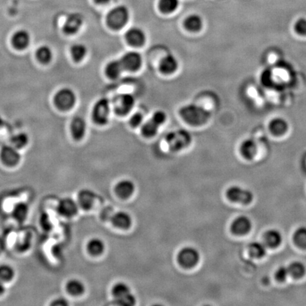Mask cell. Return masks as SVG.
<instances>
[{"mask_svg":"<svg viewBox=\"0 0 306 306\" xmlns=\"http://www.w3.org/2000/svg\"><path fill=\"white\" fill-rule=\"evenodd\" d=\"M179 114L187 123L195 126L206 123L211 116L209 111L195 103H190L181 108Z\"/></svg>","mask_w":306,"mask_h":306,"instance_id":"6da1fadb","label":"cell"},{"mask_svg":"<svg viewBox=\"0 0 306 306\" xmlns=\"http://www.w3.org/2000/svg\"><path fill=\"white\" fill-rule=\"evenodd\" d=\"M130 13L126 6L120 5L114 7L108 13L106 24L114 30H119L127 24Z\"/></svg>","mask_w":306,"mask_h":306,"instance_id":"7a4b0ae2","label":"cell"},{"mask_svg":"<svg viewBox=\"0 0 306 306\" xmlns=\"http://www.w3.org/2000/svg\"><path fill=\"white\" fill-rule=\"evenodd\" d=\"M166 141L170 150L179 151L186 148L191 143V136L187 130H175L167 135Z\"/></svg>","mask_w":306,"mask_h":306,"instance_id":"3957f363","label":"cell"},{"mask_svg":"<svg viewBox=\"0 0 306 306\" xmlns=\"http://www.w3.org/2000/svg\"><path fill=\"white\" fill-rule=\"evenodd\" d=\"M110 102L106 98H102L96 102L92 109V119L94 123L103 126L109 121L110 115Z\"/></svg>","mask_w":306,"mask_h":306,"instance_id":"277c9868","label":"cell"},{"mask_svg":"<svg viewBox=\"0 0 306 306\" xmlns=\"http://www.w3.org/2000/svg\"><path fill=\"white\" fill-rule=\"evenodd\" d=\"M76 100L75 92L70 88L64 87L55 94L54 103L60 110L66 111L75 106Z\"/></svg>","mask_w":306,"mask_h":306,"instance_id":"5b68a950","label":"cell"},{"mask_svg":"<svg viewBox=\"0 0 306 306\" xmlns=\"http://www.w3.org/2000/svg\"><path fill=\"white\" fill-rule=\"evenodd\" d=\"M112 293L118 304L120 306L135 305L136 298L131 293V289L124 283H118L113 287Z\"/></svg>","mask_w":306,"mask_h":306,"instance_id":"8992f818","label":"cell"},{"mask_svg":"<svg viewBox=\"0 0 306 306\" xmlns=\"http://www.w3.org/2000/svg\"><path fill=\"white\" fill-rule=\"evenodd\" d=\"M135 105V98L131 94H122L117 96L113 102L114 110L119 116L128 114Z\"/></svg>","mask_w":306,"mask_h":306,"instance_id":"52a82bcc","label":"cell"},{"mask_svg":"<svg viewBox=\"0 0 306 306\" xmlns=\"http://www.w3.org/2000/svg\"><path fill=\"white\" fill-rule=\"evenodd\" d=\"M226 196L231 202L245 205L251 203L254 199V196L251 191L238 186L230 187L227 190Z\"/></svg>","mask_w":306,"mask_h":306,"instance_id":"ba28073f","label":"cell"},{"mask_svg":"<svg viewBox=\"0 0 306 306\" xmlns=\"http://www.w3.org/2000/svg\"><path fill=\"white\" fill-rule=\"evenodd\" d=\"M200 255L192 247H185L179 251L177 259L179 263L185 268H191L199 262Z\"/></svg>","mask_w":306,"mask_h":306,"instance_id":"9c48e42d","label":"cell"},{"mask_svg":"<svg viewBox=\"0 0 306 306\" xmlns=\"http://www.w3.org/2000/svg\"><path fill=\"white\" fill-rule=\"evenodd\" d=\"M1 162L8 167H15L21 160V154L18 150L12 145H4L0 151Z\"/></svg>","mask_w":306,"mask_h":306,"instance_id":"30bf717a","label":"cell"},{"mask_svg":"<svg viewBox=\"0 0 306 306\" xmlns=\"http://www.w3.org/2000/svg\"><path fill=\"white\" fill-rule=\"evenodd\" d=\"M78 203L71 198L61 199L57 205V211L63 217H73L78 212Z\"/></svg>","mask_w":306,"mask_h":306,"instance_id":"8fae6325","label":"cell"},{"mask_svg":"<svg viewBox=\"0 0 306 306\" xmlns=\"http://www.w3.org/2000/svg\"><path fill=\"white\" fill-rule=\"evenodd\" d=\"M84 18L79 13H72L66 18L63 26V32L67 35H75L81 29Z\"/></svg>","mask_w":306,"mask_h":306,"instance_id":"7c38bea8","label":"cell"},{"mask_svg":"<svg viewBox=\"0 0 306 306\" xmlns=\"http://www.w3.org/2000/svg\"><path fill=\"white\" fill-rule=\"evenodd\" d=\"M120 60L123 69L128 71L137 70L142 66L141 55L136 51L126 52Z\"/></svg>","mask_w":306,"mask_h":306,"instance_id":"4fadbf2b","label":"cell"},{"mask_svg":"<svg viewBox=\"0 0 306 306\" xmlns=\"http://www.w3.org/2000/svg\"><path fill=\"white\" fill-rule=\"evenodd\" d=\"M251 228V221L245 216H239L237 219H235L230 227L232 233L238 236L247 234L250 231Z\"/></svg>","mask_w":306,"mask_h":306,"instance_id":"5bb4252c","label":"cell"},{"mask_svg":"<svg viewBox=\"0 0 306 306\" xmlns=\"http://www.w3.org/2000/svg\"><path fill=\"white\" fill-rule=\"evenodd\" d=\"M126 41L128 44L134 47H140L146 41L145 32L140 28L134 27L130 29L126 34Z\"/></svg>","mask_w":306,"mask_h":306,"instance_id":"9a60e30c","label":"cell"},{"mask_svg":"<svg viewBox=\"0 0 306 306\" xmlns=\"http://www.w3.org/2000/svg\"><path fill=\"white\" fill-rule=\"evenodd\" d=\"M30 34L25 29H20L12 35V45L18 50H24L26 49L30 44Z\"/></svg>","mask_w":306,"mask_h":306,"instance_id":"2e32d148","label":"cell"},{"mask_svg":"<svg viewBox=\"0 0 306 306\" xmlns=\"http://www.w3.org/2000/svg\"><path fill=\"white\" fill-rule=\"evenodd\" d=\"M71 134L75 140H80L86 134V123L83 117H75L72 119L70 125Z\"/></svg>","mask_w":306,"mask_h":306,"instance_id":"e0dca14e","label":"cell"},{"mask_svg":"<svg viewBox=\"0 0 306 306\" xmlns=\"http://www.w3.org/2000/svg\"><path fill=\"white\" fill-rule=\"evenodd\" d=\"M178 65L177 58L171 54H168L160 60L159 69L165 75H171L177 70Z\"/></svg>","mask_w":306,"mask_h":306,"instance_id":"ac0fdd59","label":"cell"},{"mask_svg":"<svg viewBox=\"0 0 306 306\" xmlns=\"http://www.w3.org/2000/svg\"><path fill=\"white\" fill-rule=\"evenodd\" d=\"M96 195L94 191L88 188L82 189L77 196V203L79 206L85 210H89L92 208L95 201Z\"/></svg>","mask_w":306,"mask_h":306,"instance_id":"d6986e66","label":"cell"},{"mask_svg":"<svg viewBox=\"0 0 306 306\" xmlns=\"http://www.w3.org/2000/svg\"><path fill=\"white\" fill-rule=\"evenodd\" d=\"M111 221L114 226L120 229H128L132 224V219L131 216L123 211L114 213L111 217Z\"/></svg>","mask_w":306,"mask_h":306,"instance_id":"ffe728a7","label":"cell"},{"mask_svg":"<svg viewBox=\"0 0 306 306\" xmlns=\"http://www.w3.org/2000/svg\"><path fill=\"white\" fill-rule=\"evenodd\" d=\"M134 190H135V185L133 183L132 181L128 180V179L119 182L115 188L117 195L123 199H127L130 197L134 192Z\"/></svg>","mask_w":306,"mask_h":306,"instance_id":"44dd1931","label":"cell"},{"mask_svg":"<svg viewBox=\"0 0 306 306\" xmlns=\"http://www.w3.org/2000/svg\"><path fill=\"white\" fill-rule=\"evenodd\" d=\"M282 235L279 230L271 229L267 230L264 236V244L266 246L275 248L281 245L282 242Z\"/></svg>","mask_w":306,"mask_h":306,"instance_id":"7402d4cb","label":"cell"},{"mask_svg":"<svg viewBox=\"0 0 306 306\" xmlns=\"http://www.w3.org/2000/svg\"><path fill=\"white\" fill-rule=\"evenodd\" d=\"M257 152L256 143L252 139H246L240 145V153L246 160H253Z\"/></svg>","mask_w":306,"mask_h":306,"instance_id":"603a6c76","label":"cell"},{"mask_svg":"<svg viewBox=\"0 0 306 306\" xmlns=\"http://www.w3.org/2000/svg\"><path fill=\"white\" fill-rule=\"evenodd\" d=\"M29 208L27 204L18 202L15 204L12 211V216L17 222H24L29 216Z\"/></svg>","mask_w":306,"mask_h":306,"instance_id":"cb8c5ba5","label":"cell"},{"mask_svg":"<svg viewBox=\"0 0 306 306\" xmlns=\"http://www.w3.org/2000/svg\"><path fill=\"white\" fill-rule=\"evenodd\" d=\"M269 128L273 135L282 136L288 130L289 124L284 119L275 118L270 121Z\"/></svg>","mask_w":306,"mask_h":306,"instance_id":"d4e9b609","label":"cell"},{"mask_svg":"<svg viewBox=\"0 0 306 306\" xmlns=\"http://www.w3.org/2000/svg\"><path fill=\"white\" fill-rule=\"evenodd\" d=\"M184 25H185L187 30L189 31V32H199L203 26V19L199 15L192 14L185 18Z\"/></svg>","mask_w":306,"mask_h":306,"instance_id":"484cf974","label":"cell"},{"mask_svg":"<svg viewBox=\"0 0 306 306\" xmlns=\"http://www.w3.org/2000/svg\"><path fill=\"white\" fill-rule=\"evenodd\" d=\"M120 60H112L106 65L105 72L107 77L111 79H116L120 76L122 71L123 70Z\"/></svg>","mask_w":306,"mask_h":306,"instance_id":"4316f807","label":"cell"},{"mask_svg":"<svg viewBox=\"0 0 306 306\" xmlns=\"http://www.w3.org/2000/svg\"><path fill=\"white\" fill-rule=\"evenodd\" d=\"M68 293L72 296H80L85 292L84 284L81 281L77 279H70L68 281L66 286Z\"/></svg>","mask_w":306,"mask_h":306,"instance_id":"83f0119b","label":"cell"},{"mask_svg":"<svg viewBox=\"0 0 306 306\" xmlns=\"http://www.w3.org/2000/svg\"><path fill=\"white\" fill-rule=\"evenodd\" d=\"M52 56H53V54H52V49L47 45H43L38 48V50L36 51L37 59L43 64H48L50 63L52 59Z\"/></svg>","mask_w":306,"mask_h":306,"instance_id":"f1b7e54d","label":"cell"},{"mask_svg":"<svg viewBox=\"0 0 306 306\" xmlns=\"http://www.w3.org/2000/svg\"><path fill=\"white\" fill-rule=\"evenodd\" d=\"M248 252L252 257L256 258V259L263 257L267 253L266 245L259 242H252L249 245Z\"/></svg>","mask_w":306,"mask_h":306,"instance_id":"f546056e","label":"cell"},{"mask_svg":"<svg viewBox=\"0 0 306 306\" xmlns=\"http://www.w3.org/2000/svg\"><path fill=\"white\" fill-rule=\"evenodd\" d=\"M104 243L99 238H94L87 244V250L93 256H99L104 251Z\"/></svg>","mask_w":306,"mask_h":306,"instance_id":"4dcf8cb0","label":"cell"},{"mask_svg":"<svg viewBox=\"0 0 306 306\" xmlns=\"http://www.w3.org/2000/svg\"><path fill=\"white\" fill-rule=\"evenodd\" d=\"M70 53L72 59L75 62H80L86 57L87 49L84 44L76 43L71 47Z\"/></svg>","mask_w":306,"mask_h":306,"instance_id":"1f68e13d","label":"cell"},{"mask_svg":"<svg viewBox=\"0 0 306 306\" xmlns=\"http://www.w3.org/2000/svg\"><path fill=\"white\" fill-rule=\"evenodd\" d=\"M159 128L160 126L151 119L142 125L141 132L145 137H152L157 134Z\"/></svg>","mask_w":306,"mask_h":306,"instance_id":"d6a6232c","label":"cell"},{"mask_svg":"<svg viewBox=\"0 0 306 306\" xmlns=\"http://www.w3.org/2000/svg\"><path fill=\"white\" fill-rule=\"evenodd\" d=\"M289 275L294 279H300L306 273L305 265L300 262H294L290 264L288 267Z\"/></svg>","mask_w":306,"mask_h":306,"instance_id":"836d02e7","label":"cell"},{"mask_svg":"<svg viewBox=\"0 0 306 306\" xmlns=\"http://www.w3.org/2000/svg\"><path fill=\"white\" fill-rule=\"evenodd\" d=\"M11 145L19 150L24 148L29 142V136L25 133H18L11 137Z\"/></svg>","mask_w":306,"mask_h":306,"instance_id":"e575fe53","label":"cell"},{"mask_svg":"<svg viewBox=\"0 0 306 306\" xmlns=\"http://www.w3.org/2000/svg\"><path fill=\"white\" fill-rule=\"evenodd\" d=\"M179 0H160L158 7L162 13H172L178 8Z\"/></svg>","mask_w":306,"mask_h":306,"instance_id":"d590c367","label":"cell"},{"mask_svg":"<svg viewBox=\"0 0 306 306\" xmlns=\"http://www.w3.org/2000/svg\"><path fill=\"white\" fill-rule=\"evenodd\" d=\"M294 243L300 248L306 249V227H301L293 234Z\"/></svg>","mask_w":306,"mask_h":306,"instance_id":"8d00e7d4","label":"cell"},{"mask_svg":"<svg viewBox=\"0 0 306 306\" xmlns=\"http://www.w3.org/2000/svg\"><path fill=\"white\" fill-rule=\"evenodd\" d=\"M15 271L13 267L8 264H1L0 265V280L3 282L12 280L15 277Z\"/></svg>","mask_w":306,"mask_h":306,"instance_id":"74e56055","label":"cell"},{"mask_svg":"<svg viewBox=\"0 0 306 306\" xmlns=\"http://www.w3.org/2000/svg\"><path fill=\"white\" fill-rule=\"evenodd\" d=\"M294 30L298 35L306 36V18H298L295 23Z\"/></svg>","mask_w":306,"mask_h":306,"instance_id":"f35d334b","label":"cell"},{"mask_svg":"<svg viewBox=\"0 0 306 306\" xmlns=\"http://www.w3.org/2000/svg\"><path fill=\"white\" fill-rule=\"evenodd\" d=\"M289 275L288 267L282 266V267H279V268L276 270V273H275V277H276V280L280 281V282H283V281L287 280Z\"/></svg>","mask_w":306,"mask_h":306,"instance_id":"ab89813d","label":"cell"},{"mask_svg":"<svg viewBox=\"0 0 306 306\" xmlns=\"http://www.w3.org/2000/svg\"><path fill=\"white\" fill-rule=\"evenodd\" d=\"M143 115L141 113H135L129 120V123L132 127H138L143 123Z\"/></svg>","mask_w":306,"mask_h":306,"instance_id":"60d3db41","label":"cell"},{"mask_svg":"<svg viewBox=\"0 0 306 306\" xmlns=\"http://www.w3.org/2000/svg\"><path fill=\"white\" fill-rule=\"evenodd\" d=\"M153 120L159 126H162L165 121H166L167 116L164 111H157L154 113L152 118Z\"/></svg>","mask_w":306,"mask_h":306,"instance_id":"b9f144b4","label":"cell"},{"mask_svg":"<svg viewBox=\"0 0 306 306\" xmlns=\"http://www.w3.org/2000/svg\"><path fill=\"white\" fill-rule=\"evenodd\" d=\"M52 306H66L68 305L67 300L63 298H57L51 304Z\"/></svg>","mask_w":306,"mask_h":306,"instance_id":"7bdbcfd3","label":"cell"},{"mask_svg":"<svg viewBox=\"0 0 306 306\" xmlns=\"http://www.w3.org/2000/svg\"><path fill=\"white\" fill-rule=\"evenodd\" d=\"M5 286H4V282L0 280V295L3 294L5 292Z\"/></svg>","mask_w":306,"mask_h":306,"instance_id":"ee69618b","label":"cell"},{"mask_svg":"<svg viewBox=\"0 0 306 306\" xmlns=\"http://www.w3.org/2000/svg\"><path fill=\"white\" fill-rule=\"evenodd\" d=\"M111 0H94V1L99 4H106V3L109 2Z\"/></svg>","mask_w":306,"mask_h":306,"instance_id":"f6af8a7d","label":"cell"},{"mask_svg":"<svg viewBox=\"0 0 306 306\" xmlns=\"http://www.w3.org/2000/svg\"><path fill=\"white\" fill-rule=\"evenodd\" d=\"M3 250V242L1 239H0V253H1V251Z\"/></svg>","mask_w":306,"mask_h":306,"instance_id":"bcb514c9","label":"cell"},{"mask_svg":"<svg viewBox=\"0 0 306 306\" xmlns=\"http://www.w3.org/2000/svg\"><path fill=\"white\" fill-rule=\"evenodd\" d=\"M3 125V119L1 118V116H0V127Z\"/></svg>","mask_w":306,"mask_h":306,"instance_id":"7dc6e473","label":"cell"}]
</instances>
